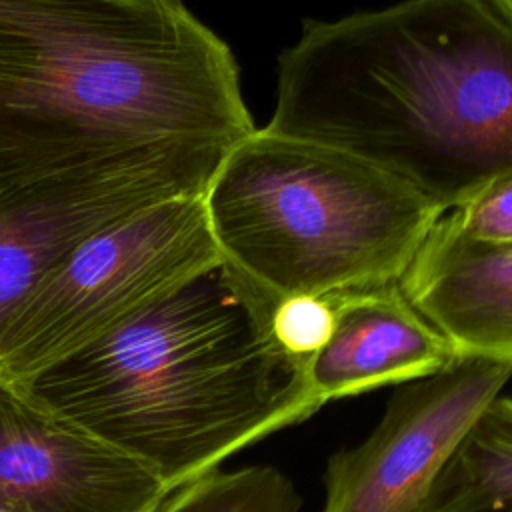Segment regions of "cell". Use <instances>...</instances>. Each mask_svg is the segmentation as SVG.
I'll list each match as a JSON object with an SVG mask.
<instances>
[{"instance_id": "cell-8", "label": "cell", "mask_w": 512, "mask_h": 512, "mask_svg": "<svg viewBox=\"0 0 512 512\" xmlns=\"http://www.w3.org/2000/svg\"><path fill=\"white\" fill-rule=\"evenodd\" d=\"M170 492L0 378V506L18 512H156Z\"/></svg>"}, {"instance_id": "cell-1", "label": "cell", "mask_w": 512, "mask_h": 512, "mask_svg": "<svg viewBox=\"0 0 512 512\" xmlns=\"http://www.w3.org/2000/svg\"><path fill=\"white\" fill-rule=\"evenodd\" d=\"M266 130L350 154L446 214L512 174V20L492 0H404L306 24Z\"/></svg>"}, {"instance_id": "cell-7", "label": "cell", "mask_w": 512, "mask_h": 512, "mask_svg": "<svg viewBox=\"0 0 512 512\" xmlns=\"http://www.w3.org/2000/svg\"><path fill=\"white\" fill-rule=\"evenodd\" d=\"M512 378V362L458 356L398 384L372 434L330 456L322 512H424L444 468Z\"/></svg>"}, {"instance_id": "cell-13", "label": "cell", "mask_w": 512, "mask_h": 512, "mask_svg": "<svg viewBox=\"0 0 512 512\" xmlns=\"http://www.w3.org/2000/svg\"><path fill=\"white\" fill-rule=\"evenodd\" d=\"M270 328L276 344L292 358L308 362L334 330V298L292 294L276 300Z\"/></svg>"}, {"instance_id": "cell-11", "label": "cell", "mask_w": 512, "mask_h": 512, "mask_svg": "<svg viewBox=\"0 0 512 512\" xmlns=\"http://www.w3.org/2000/svg\"><path fill=\"white\" fill-rule=\"evenodd\" d=\"M424 512H512V396H498L476 420Z\"/></svg>"}, {"instance_id": "cell-16", "label": "cell", "mask_w": 512, "mask_h": 512, "mask_svg": "<svg viewBox=\"0 0 512 512\" xmlns=\"http://www.w3.org/2000/svg\"><path fill=\"white\" fill-rule=\"evenodd\" d=\"M0 512H18V510H12V508H6V506H0Z\"/></svg>"}, {"instance_id": "cell-5", "label": "cell", "mask_w": 512, "mask_h": 512, "mask_svg": "<svg viewBox=\"0 0 512 512\" xmlns=\"http://www.w3.org/2000/svg\"><path fill=\"white\" fill-rule=\"evenodd\" d=\"M220 260L204 196L158 202L94 232L14 320L0 378L36 372Z\"/></svg>"}, {"instance_id": "cell-4", "label": "cell", "mask_w": 512, "mask_h": 512, "mask_svg": "<svg viewBox=\"0 0 512 512\" xmlns=\"http://www.w3.org/2000/svg\"><path fill=\"white\" fill-rule=\"evenodd\" d=\"M204 208L220 258L276 300L396 284L442 216L378 168L266 128L224 158Z\"/></svg>"}, {"instance_id": "cell-2", "label": "cell", "mask_w": 512, "mask_h": 512, "mask_svg": "<svg viewBox=\"0 0 512 512\" xmlns=\"http://www.w3.org/2000/svg\"><path fill=\"white\" fill-rule=\"evenodd\" d=\"M274 304L220 260L14 384L172 492L322 408Z\"/></svg>"}, {"instance_id": "cell-12", "label": "cell", "mask_w": 512, "mask_h": 512, "mask_svg": "<svg viewBox=\"0 0 512 512\" xmlns=\"http://www.w3.org/2000/svg\"><path fill=\"white\" fill-rule=\"evenodd\" d=\"M294 482L274 466L212 470L172 490L156 512H298Z\"/></svg>"}, {"instance_id": "cell-9", "label": "cell", "mask_w": 512, "mask_h": 512, "mask_svg": "<svg viewBox=\"0 0 512 512\" xmlns=\"http://www.w3.org/2000/svg\"><path fill=\"white\" fill-rule=\"evenodd\" d=\"M334 330L308 360V384L326 402L398 386L450 366L458 354L402 294L398 282L334 294Z\"/></svg>"}, {"instance_id": "cell-10", "label": "cell", "mask_w": 512, "mask_h": 512, "mask_svg": "<svg viewBox=\"0 0 512 512\" xmlns=\"http://www.w3.org/2000/svg\"><path fill=\"white\" fill-rule=\"evenodd\" d=\"M398 286L458 356L512 362V244L472 240L442 214Z\"/></svg>"}, {"instance_id": "cell-3", "label": "cell", "mask_w": 512, "mask_h": 512, "mask_svg": "<svg viewBox=\"0 0 512 512\" xmlns=\"http://www.w3.org/2000/svg\"><path fill=\"white\" fill-rule=\"evenodd\" d=\"M254 130L230 48L180 0H0V190Z\"/></svg>"}, {"instance_id": "cell-15", "label": "cell", "mask_w": 512, "mask_h": 512, "mask_svg": "<svg viewBox=\"0 0 512 512\" xmlns=\"http://www.w3.org/2000/svg\"><path fill=\"white\" fill-rule=\"evenodd\" d=\"M512 20V0H492Z\"/></svg>"}, {"instance_id": "cell-6", "label": "cell", "mask_w": 512, "mask_h": 512, "mask_svg": "<svg viewBox=\"0 0 512 512\" xmlns=\"http://www.w3.org/2000/svg\"><path fill=\"white\" fill-rule=\"evenodd\" d=\"M232 150L164 146L2 188L0 346L30 298L80 242L152 204L204 196Z\"/></svg>"}, {"instance_id": "cell-14", "label": "cell", "mask_w": 512, "mask_h": 512, "mask_svg": "<svg viewBox=\"0 0 512 512\" xmlns=\"http://www.w3.org/2000/svg\"><path fill=\"white\" fill-rule=\"evenodd\" d=\"M446 218L472 240L512 244V174L494 180L472 200L446 212Z\"/></svg>"}]
</instances>
